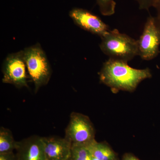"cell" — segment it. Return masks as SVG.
<instances>
[{"instance_id":"1","label":"cell","mask_w":160,"mask_h":160,"mask_svg":"<svg viewBox=\"0 0 160 160\" xmlns=\"http://www.w3.org/2000/svg\"><path fill=\"white\" fill-rule=\"evenodd\" d=\"M99 76L101 82L112 90L131 92L143 80L151 78L152 74L149 68L134 69L127 62L109 59L103 64Z\"/></svg>"},{"instance_id":"2","label":"cell","mask_w":160,"mask_h":160,"mask_svg":"<svg viewBox=\"0 0 160 160\" xmlns=\"http://www.w3.org/2000/svg\"><path fill=\"white\" fill-rule=\"evenodd\" d=\"M101 38V50L109 59L127 62L138 55V40L114 29Z\"/></svg>"},{"instance_id":"3","label":"cell","mask_w":160,"mask_h":160,"mask_svg":"<svg viewBox=\"0 0 160 160\" xmlns=\"http://www.w3.org/2000/svg\"><path fill=\"white\" fill-rule=\"evenodd\" d=\"M23 56L29 78L34 85L35 92L49 82L52 69L49 60L39 43L23 49Z\"/></svg>"},{"instance_id":"4","label":"cell","mask_w":160,"mask_h":160,"mask_svg":"<svg viewBox=\"0 0 160 160\" xmlns=\"http://www.w3.org/2000/svg\"><path fill=\"white\" fill-rule=\"evenodd\" d=\"M138 43V56L143 60L153 59L160 53V19L157 16L147 18Z\"/></svg>"},{"instance_id":"5","label":"cell","mask_w":160,"mask_h":160,"mask_svg":"<svg viewBox=\"0 0 160 160\" xmlns=\"http://www.w3.org/2000/svg\"><path fill=\"white\" fill-rule=\"evenodd\" d=\"M2 82L17 88L28 87V73L23 50L10 53L6 57L2 66Z\"/></svg>"},{"instance_id":"6","label":"cell","mask_w":160,"mask_h":160,"mask_svg":"<svg viewBox=\"0 0 160 160\" xmlns=\"http://www.w3.org/2000/svg\"><path fill=\"white\" fill-rule=\"evenodd\" d=\"M65 138L72 144L87 145L95 140V130L93 124L87 116L72 112Z\"/></svg>"},{"instance_id":"7","label":"cell","mask_w":160,"mask_h":160,"mask_svg":"<svg viewBox=\"0 0 160 160\" xmlns=\"http://www.w3.org/2000/svg\"><path fill=\"white\" fill-rule=\"evenodd\" d=\"M69 16L80 28L101 38L109 31L108 26L99 17L86 9L75 8L70 12Z\"/></svg>"},{"instance_id":"8","label":"cell","mask_w":160,"mask_h":160,"mask_svg":"<svg viewBox=\"0 0 160 160\" xmlns=\"http://www.w3.org/2000/svg\"><path fill=\"white\" fill-rule=\"evenodd\" d=\"M18 160H46L42 137L32 136L18 142Z\"/></svg>"},{"instance_id":"9","label":"cell","mask_w":160,"mask_h":160,"mask_svg":"<svg viewBox=\"0 0 160 160\" xmlns=\"http://www.w3.org/2000/svg\"><path fill=\"white\" fill-rule=\"evenodd\" d=\"M46 160H68L71 154V142L66 138L42 137Z\"/></svg>"},{"instance_id":"10","label":"cell","mask_w":160,"mask_h":160,"mask_svg":"<svg viewBox=\"0 0 160 160\" xmlns=\"http://www.w3.org/2000/svg\"><path fill=\"white\" fill-rule=\"evenodd\" d=\"M94 157L99 160L117 159L116 154L106 143L98 142L95 140L87 145Z\"/></svg>"},{"instance_id":"11","label":"cell","mask_w":160,"mask_h":160,"mask_svg":"<svg viewBox=\"0 0 160 160\" xmlns=\"http://www.w3.org/2000/svg\"><path fill=\"white\" fill-rule=\"evenodd\" d=\"M18 142L14 140L11 131L7 128H0V153L12 152L16 150Z\"/></svg>"},{"instance_id":"12","label":"cell","mask_w":160,"mask_h":160,"mask_svg":"<svg viewBox=\"0 0 160 160\" xmlns=\"http://www.w3.org/2000/svg\"><path fill=\"white\" fill-rule=\"evenodd\" d=\"M68 160H99L94 157L87 146L72 144Z\"/></svg>"},{"instance_id":"13","label":"cell","mask_w":160,"mask_h":160,"mask_svg":"<svg viewBox=\"0 0 160 160\" xmlns=\"http://www.w3.org/2000/svg\"><path fill=\"white\" fill-rule=\"evenodd\" d=\"M101 13L109 16L115 13L116 3L114 0H96Z\"/></svg>"},{"instance_id":"14","label":"cell","mask_w":160,"mask_h":160,"mask_svg":"<svg viewBox=\"0 0 160 160\" xmlns=\"http://www.w3.org/2000/svg\"><path fill=\"white\" fill-rule=\"evenodd\" d=\"M139 4L140 9L149 10L151 7H155L158 0H135Z\"/></svg>"},{"instance_id":"15","label":"cell","mask_w":160,"mask_h":160,"mask_svg":"<svg viewBox=\"0 0 160 160\" xmlns=\"http://www.w3.org/2000/svg\"><path fill=\"white\" fill-rule=\"evenodd\" d=\"M0 160H18L16 154L13 152L0 153Z\"/></svg>"},{"instance_id":"16","label":"cell","mask_w":160,"mask_h":160,"mask_svg":"<svg viewBox=\"0 0 160 160\" xmlns=\"http://www.w3.org/2000/svg\"><path fill=\"white\" fill-rule=\"evenodd\" d=\"M122 160H140L131 153H126L123 157Z\"/></svg>"},{"instance_id":"17","label":"cell","mask_w":160,"mask_h":160,"mask_svg":"<svg viewBox=\"0 0 160 160\" xmlns=\"http://www.w3.org/2000/svg\"><path fill=\"white\" fill-rule=\"evenodd\" d=\"M157 10L158 16L157 17L160 19V0H158L156 6L155 7Z\"/></svg>"},{"instance_id":"18","label":"cell","mask_w":160,"mask_h":160,"mask_svg":"<svg viewBox=\"0 0 160 160\" xmlns=\"http://www.w3.org/2000/svg\"><path fill=\"white\" fill-rule=\"evenodd\" d=\"M118 160V159H116V160Z\"/></svg>"},{"instance_id":"19","label":"cell","mask_w":160,"mask_h":160,"mask_svg":"<svg viewBox=\"0 0 160 160\" xmlns=\"http://www.w3.org/2000/svg\"></svg>"}]
</instances>
